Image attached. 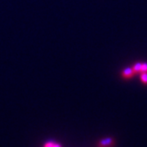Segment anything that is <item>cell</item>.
<instances>
[{
	"instance_id": "6da1fadb",
	"label": "cell",
	"mask_w": 147,
	"mask_h": 147,
	"mask_svg": "<svg viewBox=\"0 0 147 147\" xmlns=\"http://www.w3.org/2000/svg\"><path fill=\"white\" fill-rule=\"evenodd\" d=\"M115 145V140L113 137H105L99 141L98 147H113Z\"/></svg>"
},
{
	"instance_id": "7a4b0ae2",
	"label": "cell",
	"mask_w": 147,
	"mask_h": 147,
	"mask_svg": "<svg viewBox=\"0 0 147 147\" xmlns=\"http://www.w3.org/2000/svg\"><path fill=\"white\" fill-rule=\"evenodd\" d=\"M135 74L134 71L132 68H126L124 69L122 72V76L123 78H126V79H129V78H131L133 75Z\"/></svg>"
},
{
	"instance_id": "3957f363",
	"label": "cell",
	"mask_w": 147,
	"mask_h": 147,
	"mask_svg": "<svg viewBox=\"0 0 147 147\" xmlns=\"http://www.w3.org/2000/svg\"><path fill=\"white\" fill-rule=\"evenodd\" d=\"M132 69L134 71V73L137 74V73H141V70H142V63L138 62V63H136L133 67H132Z\"/></svg>"
},
{
	"instance_id": "277c9868",
	"label": "cell",
	"mask_w": 147,
	"mask_h": 147,
	"mask_svg": "<svg viewBox=\"0 0 147 147\" xmlns=\"http://www.w3.org/2000/svg\"><path fill=\"white\" fill-rule=\"evenodd\" d=\"M141 79H142V81L143 83L147 84V73H142Z\"/></svg>"
},
{
	"instance_id": "5b68a950",
	"label": "cell",
	"mask_w": 147,
	"mask_h": 147,
	"mask_svg": "<svg viewBox=\"0 0 147 147\" xmlns=\"http://www.w3.org/2000/svg\"><path fill=\"white\" fill-rule=\"evenodd\" d=\"M141 73H147V63H142Z\"/></svg>"
},
{
	"instance_id": "8992f818",
	"label": "cell",
	"mask_w": 147,
	"mask_h": 147,
	"mask_svg": "<svg viewBox=\"0 0 147 147\" xmlns=\"http://www.w3.org/2000/svg\"><path fill=\"white\" fill-rule=\"evenodd\" d=\"M54 142H47L46 143V145H45V147H53L54 146Z\"/></svg>"
}]
</instances>
